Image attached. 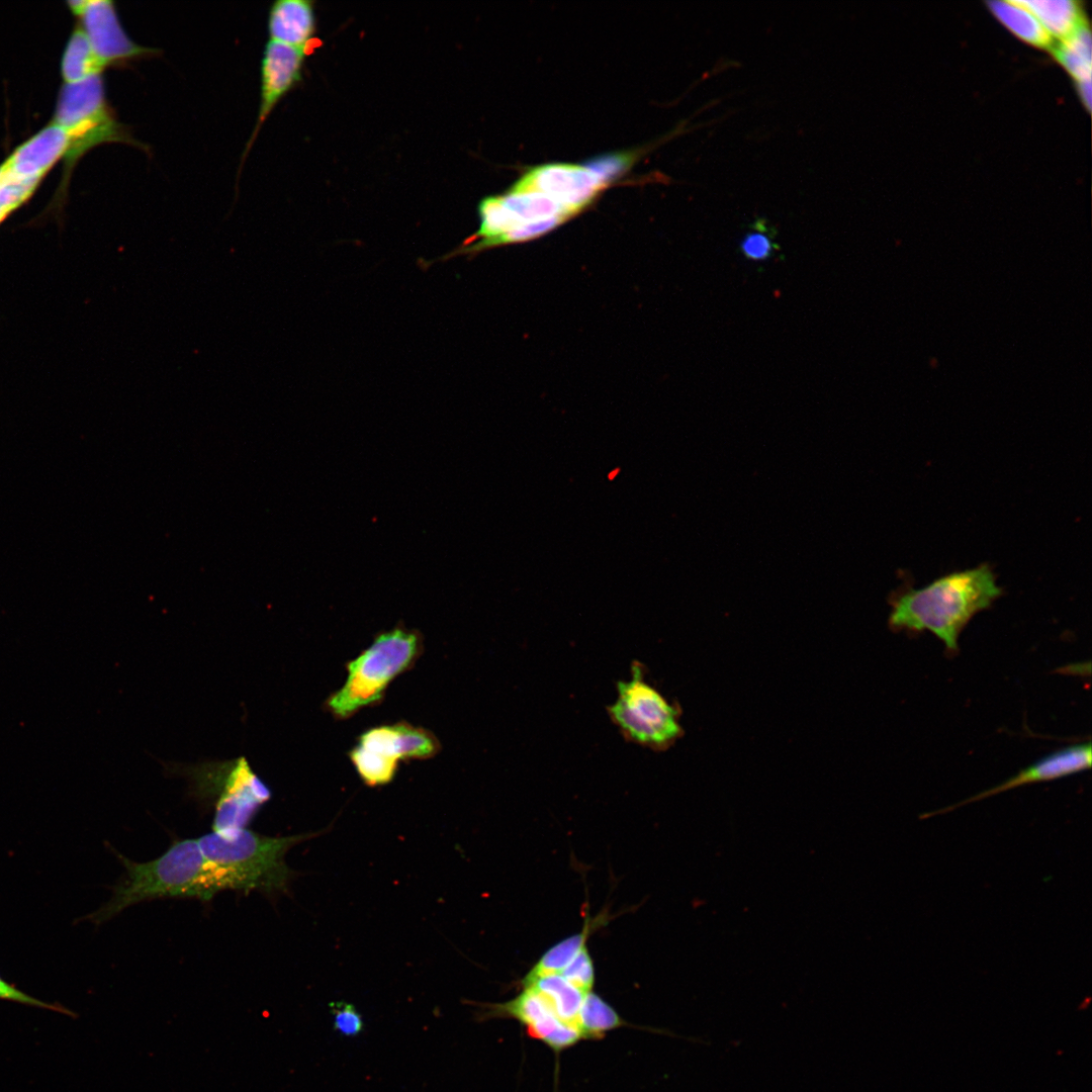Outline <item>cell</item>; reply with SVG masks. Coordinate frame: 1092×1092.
<instances>
[{
	"label": "cell",
	"instance_id": "cell-1",
	"mask_svg": "<svg viewBox=\"0 0 1092 1092\" xmlns=\"http://www.w3.org/2000/svg\"><path fill=\"white\" fill-rule=\"evenodd\" d=\"M1002 595L988 564L954 571L921 588H911L892 600L890 625L896 629L927 630L948 650L969 621Z\"/></svg>",
	"mask_w": 1092,
	"mask_h": 1092
},
{
	"label": "cell",
	"instance_id": "cell-2",
	"mask_svg": "<svg viewBox=\"0 0 1092 1092\" xmlns=\"http://www.w3.org/2000/svg\"><path fill=\"white\" fill-rule=\"evenodd\" d=\"M117 855L125 875L114 886L109 901L90 916L95 923L107 921L141 902L164 898H194L206 902L224 891L197 839L175 840L162 855L146 862Z\"/></svg>",
	"mask_w": 1092,
	"mask_h": 1092
},
{
	"label": "cell",
	"instance_id": "cell-3",
	"mask_svg": "<svg viewBox=\"0 0 1092 1092\" xmlns=\"http://www.w3.org/2000/svg\"><path fill=\"white\" fill-rule=\"evenodd\" d=\"M322 832L273 837L244 827L212 831L197 840L224 891H239L246 895L256 891L272 897L287 892L296 875L285 861L287 851Z\"/></svg>",
	"mask_w": 1092,
	"mask_h": 1092
},
{
	"label": "cell",
	"instance_id": "cell-4",
	"mask_svg": "<svg viewBox=\"0 0 1092 1092\" xmlns=\"http://www.w3.org/2000/svg\"><path fill=\"white\" fill-rule=\"evenodd\" d=\"M418 631L397 626L379 633L373 643L347 663V678L326 701L337 719L352 717L362 708L378 704L389 684L410 669L421 655Z\"/></svg>",
	"mask_w": 1092,
	"mask_h": 1092
},
{
	"label": "cell",
	"instance_id": "cell-5",
	"mask_svg": "<svg viewBox=\"0 0 1092 1092\" xmlns=\"http://www.w3.org/2000/svg\"><path fill=\"white\" fill-rule=\"evenodd\" d=\"M67 134L66 172L90 149L103 143L140 145L116 120L105 98L101 75L61 87L52 120Z\"/></svg>",
	"mask_w": 1092,
	"mask_h": 1092
},
{
	"label": "cell",
	"instance_id": "cell-6",
	"mask_svg": "<svg viewBox=\"0 0 1092 1092\" xmlns=\"http://www.w3.org/2000/svg\"><path fill=\"white\" fill-rule=\"evenodd\" d=\"M617 693L607 712L627 741L661 751L681 736L678 711L645 679L640 661L631 663V677L617 682Z\"/></svg>",
	"mask_w": 1092,
	"mask_h": 1092
},
{
	"label": "cell",
	"instance_id": "cell-7",
	"mask_svg": "<svg viewBox=\"0 0 1092 1092\" xmlns=\"http://www.w3.org/2000/svg\"><path fill=\"white\" fill-rule=\"evenodd\" d=\"M191 775L193 796L214 808L212 831L247 827L271 797L270 790L244 759L222 766L195 768Z\"/></svg>",
	"mask_w": 1092,
	"mask_h": 1092
},
{
	"label": "cell",
	"instance_id": "cell-8",
	"mask_svg": "<svg viewBox=\"0 0 1092 1092\" xmlns=\"http://www.w3.org/2000/svg\"><path fill=\"white\" fill-rule=\"evenodd\" d=\"M440 750V743L430 731L406 722L381 725L362 733L349 757L366 786L389 784L399 760L427 759Z\"/></svg>",
	"mask_w": 1092,
	"mask_h": 1092
},
{
	"label": "cell",
	"instance_id": "cell-9",
	"mask_svg": "<svg viewBox=\"0 0 1092 1092\" xmlns=\"http://www.w3.org/2000/svg\"><path fill=\"white\" fill-rule=\"evenodd\" d=\"M68 6L104 67L153 56L157 50L134 42L122 28L114 3L108 0H73Z\"/></svg>",
	"mask_w": 1092,
	"mask_h": 1092
},
{
	"label": "cell",
	"instance_id": "cell-10",
	"mask_svg": "<svg viewBox=\"0 0 1092 1092\" xmlns=\"http://www.w3.org/2000/svg\"><path fill=\"white\" fill-rule=\"evenodd\" d=\"M606 185L585 166L552 163L531 169L511 189L541 192L575 214L587 206Z\"/></svg>",
	"mask_w": 1092,
	"mask_h": 1092
},
{
	"label": "cell",
	"instance_id": "cell-11",
	"mask_svg": "<svg viewBox=\"0 0 1092 1092\" xmlns=\"http://www.w3.org/2000/svg\"><path fill=\"white\" fill-rule=\"evenodd\" d=\"M306 49L269 40L261 67V101L254 131L244 157L251 149L262 124L277 103L300 81Z\"/></svg>",
	"mask_w": 1092,
	"mask_h": 1092
},
{
	"label": "cell",
	"instance_id": "cell-12",
	"mask_svg": "<svg viewBox=\"0 0 1092 1092\" xmlns=\"http://www.w3.org/2000/svg\"><path fill=\"white\" fill-rule=\"evenodd\" d=\"M1091 760L1092 751L1090 742L1065 747L1061 750L1044 756L1039 760L1034 761L1032 764L1022 769L1014 777L1008 779L1007 781L996 787L981 792L956 805L943 808L939 811L937 810L932 813L924 814L921 818H927L930 816L945 813L950 810H954L963 805L981 801L985 798L1024 785L1053 781L1073 774H1077L1079 771L1090 768Z\"/></svg>",
	"mask_w": 1092,
	"mask_h": 1092
},
{
	"label": "cell",
	"instance_id": "cell-13",
	"mask_svg": "<svg viewBox=\"0 0 1092 1092\" xmlns=\"http://www.w3.org/2000/svg\"><path fill=\"white\" fill-rule=\"evenodd\" d=\"M68 146L66 132L52 121L19 145L3 164L21 175L42 180L54 165L65 157Z\"/></svg>",
	"mask_w": 1092,
	"mask_h": 1092
},
{
	"label": "cell",
	"instance_id": "cell-14",
	"mask_svg": "<svg viewBox=\"0 0 1092 1092\" xmlns=\"http://www.w3.org/2000/svg\"><path fill=\"white\" fill-rule=\"evenodd\" d=\"M268 30L270 40L306 49L315 31L313 3L308 0H279L273 3Z\"/></svg>",
	"mask_w": 1092,
	"mask_h": 1092
},
{
	"label": "cell",
	"instance_id": "cell-15",
	"mask_svg": "<svg viewBox=\"0 0 1092 1092\" xmlns=\"http://www.w3.org/2000/svg\"><path fill=\"white\" fill-rule=\"evenodd\" d=\"M546 1002L554 1015L564 1023L577 1027V1018L584 993L564 980L560 975H547L523 982Z\"/></svg>",
	"mask_w": 1092,
	"mask_h": 1092
},
{
	"label": "cell",
	"instance_id": "cell-16",
	"mask_svg": "<svg viewBox=\"0 0 1092 1092\" xmlns=\"http://www.w3.org/2000/svg\"><path fill=\"white\" fill-rule=\"evenodd\" d=\"M1052 38L1063 40L1083 23L1081 8L1073 0H1020Z\"/></svg>",
	"mask_w": 1092,
	"mask_h": 1092
},
{
	"label": "cell",
	"instance_id": "cell-17",
	"mask_svg": "<svg viewBox=\"0 0 1092 1092\" xmlns=\"http://www.w3.org/2000/svg\"><path fill=\"white\" fill-rule=\"evenodd\" d=\"M104 68L84 30L77 26L68 39L61 61L64 83L75 84L101 75Z\"/></svg>",
	"mask_w": 1092,
	"mask_h": 1092
},
{
	"label": "cell",
	"instance_id": "cell-18",
	"mask_svg": "<svg viewBox=\"0 0 1092 1092\" xmlns=\"http://www.w3.org/2000/svg\"><path fill=\"white\" fill-rule=\"evenodd\" d=\"M988 5L993 14L1022 40L1039 48L1051 44L1049 34L1020 0L991 1Z\"/></svg>",
	"mask_w": 1092,
	"mask_h": 1092
},
{
	"label": "cell",
	"instance_id": "cell-19",
	"mask_svg": "<svg viewBox=\"0 0 1092 1092\" xmlns=\"http://www.w3.org/2000/svg\"><path fill=\"white\" fill-rule=\"evenodd\" d=\"M503 203L521 223L554 216L570 218L574 214L550 196L532 190L510 189L500 195Z\"/></svg>",
	"mask_w": 1092,
	"mask_h": 1092
},
{
	"label": "cell",
	"instance_id": "cell-20",
	"mask_svg": "<svg viewBox=\"0 0 1092 1092\" xmlns=\"http://www.w3.org/2000/svg\"><path fill=\"white\" fill-rule=\"evenodd\" d=\"M1091 34L1083 24L1068 37L1060 40L1055 55L1065 69L1079 82L1091 81Z\"/></svg>",
	"mask_w": 1092,
	"mask_h": 1092
},
{
	"label": "cell",
	"instance_id": "cell-21",
	"mask_svg": "<svg viewBox=\"0 0 1092 1092\" xmlns=\"http://www.w3.org/2000/svg\"><path fill=\"white\" fill-rule=\"evenodd\" d=\"M622 1024L616 1010L600 996L592 991L584 996L577 1018V1028L582 1038L603 1036Z\"/></svg>",
	"mask_w": 1092,
	"mask_h": 1092
},
{
	"label": "cell",
	"instance_id": "cell-22",
	"mask_svg": "<svg viewBox=\"0 0 1092 1092\" xmlns=\"http://www.w3.org/2000/svg\"><path fill=\"white\" fill-rule=\"evenodd\" d=\"M40 182L0 165V224L32 196Z\"/></svg>",
	"mask_w": 1092,
	"mask_h": 1092
},
{
	"label": "cell",
	"instance_id": "cell-23",
	"mask_svg": "<svg viewBox=\"0 0 1092 1092\" xmlns=\"http://www.w3.org/2000/svg\"><path fill=\"white\" fill-rule=\"evenodd\" d=\"M587 929L572 935L550 947L526 975L523 982L538 977L558 975L568 963L586 945Z\"/></svg>",
	"mask_w": 1092,
	"mask_h": 1092
},
{
	"label": "cell",
	"instance_id": "cell-24",
	"mask_svg": "<svg viewBox=\"0 0 1092 1092\" xmlns=\"http://www.w3.org/2000/svg\"><path fill=\"white\" fill-rule=\"evenodd\" d=\"M566 219L568 218L564 216H554L546 219L522 223L488 242L483 247V250L500 245L523 243L536 239L551 232L558 225L562 224Z\"/></svg>",
	"mask_w": 1092,
	"mask_h": 1092
},
{
	"label": "cell",
	"instance_id": "cell-25",
	"mask_svg": "<svg viewBox=\"0 0 1092 1092\" xmlns=\"http://www.w3.org/2000/svg\"><path fill=\"white\" fill-rule=\"evenodd\" d=\"M558 975L584 993L592 991L595 968L586 945Z\"/></svg>",
	"mask_w": 1092,
	"mask_h": 1092
},
{
	"label": "cell",
	"instance_id": "cell-26",
	"mask_svg": "<svg viewBox=\"0 0 1092 1092\" xmlns=\"http://www.w3.org/2000/svg\"><path fill=\"white\" fill-rule=\"evenodd\" d=\"M334 1017V1028L345 1036H356L362 1032L364 1023L361 1014L355 1006L345 1001H336L329 1004Z\"/></svg>",
	"mask_w": 1092,
	"mask_h": 1092
},
{
	"label": "cell",
	"instance_id": "cell-27",
	"mask_svg": "<svg viewBox=\"0 0 1092 1092\" xmlns=\"http://www.w3.org/2000/svg\"><path fill=\"white\" fill-rule=\"evenodd\" d=\"M633 161L631 154H612L597 157L585 167L597 174L605 183L621 175Z\"/></svg>",
	"mask_w": 1092,
	"mask_h": 1092
},
{
	"label": "cell",
	"instance_id": "cell-28",
	"mask_svg": "<svg viewBox=\"0 0 1092 1092\" xmlns=\"http://www.w3.org/2000/svg\"><path fill=\"white\" fill-rule=\"evenodd\" d=\"M740 248L746 258L760 261L767 259L771 255L774 246L770 239L758 231L747 234L743 238Z\"/></svg>",
	"mask_w": 1092,
	"mask_h": 1092
},
{
	"label": "cell",
	"instance_id": "cell-29",
	"mask_svg": "<svg viewBox=\"0 0 1092 1092\" xmlns=\"http://www.w3.org/2000/svg\"><path fill=\"white\" fill-rule=\"evenodd\" d=\"M0 999L13 1000V1001H17V1002H20V1003H23V1004H29V1005H32V1006L50 1008V1009H54V1010H57V1011L63 1010L62 1008H59L58 1006L48 1004L46 1002L39 1001V1000H37L35 998H32V997L24 994L23 992L19 991L18 989L14 988L13 986L6 983L1 978H0Z\"/></svg>",
	"mask_w": 1092,
	"mask_h": 1092
},
{
	"label": "cell",
	"instance_id": "cell-30",
	"mask_svg": "<svg viewBox=\"0 0 1092 1092\" xmlns=\"http://www.w3.org/2000/svg\"><path fill=\"white\" fill-rule=\"evenodd\" d=\"M1078 89L1085 106L1091 108V81L1079 82Z\"/></svg>",
	"mask_w": 1092,
	"mask_h": 1092
}]
</instances>
